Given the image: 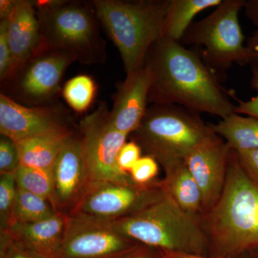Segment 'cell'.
Returning a JSON list of instances; mask_svg holds the SVG:
<instances>
[{"instance_id": "cell-3", "label": "cell", "mask_w": 258, "mask_h": 258, "mask_svg": "<svg viewBox=\"0 0 258 258\" xmlns=\"http://www.w3.org/2000/svg\"><path fill=\"white\" fill-rule=\"evenodd\" d=\"M35 5L40 46L62 52L81 64L106 62V42L92 2L40 0Z\"/></svg>"}, {"instance_id": "cell-32", "label": "cell", "mask_w": 258, "mask_h": 258, "mask_svg": "<svg viewBox=\"0 0 258 258\" xmlns=\"http://www.w3.org/2000/svg\"><path fill=\"white\" fill-rule=\"evenodd\" d=\"M235 152L244 172L258 185V149Z\"/></svg>"}, {"instance_id": "cell-8", "label": "cell", "mask_w": 258, "mask_h": 258, "mask_svg": "<svg viewBox=\"0 0 258 258\" xmlns=\"http://www.w3.org/2000/svg\"><path fill=\"white\" fill-rule=\"evenodd\" d=\"M79 136L92 181H114L136 184L130 174L120 170L117 159L128 135L116 130L104 102L80 120Z\"/></svg>"}, {"instance_id": "cell-26", "label": "cell", "mask_w": 258, "mask_h": 258, "mask_svg": "<svg viewBox=\"0 0 258 258\" xmlns=\"http://www.w3.org/2000/svg\"><path fill=\"white\" fill-rule=\"evenodd\" d=\"M159 163L154 158L146 155L136 163L129 172L136 184L147 186L157 181L156 177L159 173Z\"/></svg>"}, {"instance_id": "cell-4", "label": "cell", "mask_w": 258, "mask_h": 258, "mask_svg": "<svg viewBox=\"0 0 258 258\" xmlns=\"http://www.w3.org/2000/svg\"><path fill=\"white\" fill-rule=\"evenodd\" d=\"M100 23L113 40L125 74L143 67L148 52L162 37L170 0H94Z\"/></svg>"}, {"instance_id": "cell-14", "label": "cell", "mask_w": 258, "mask_h": 258, "mask_svg": "<svg viewBox=\"0 0 258 258\" xmlns=\"http://www.w3.org/2000/svg\"><path fill=\"white\" fill-rule=\"evenodd\" d=\"M232 149L217 136L190 153L185 159L188 169L203 195L204 214L218 201L227 179Z\"/></svg>"}, {"instance_id": "cell-20", "label": "cell", "mask_w": 258, "mask_h": 258, "mask_svg": "<svg viewBox=\"0 0 258 258\" xmlns=\"http://www.w3.org/2000/svg\"><path fill=\"white\" fill-rule=\"evenodd\" d=\"M213 132L234 151L258 149V118L233 113L210 124Z\"/></svg>"}, {"instance_id": "cell-28", "label": "cell", "mask_w": 258, "mask_h": 258, "mask_svg": "<svg viewBox=\"0 0 258 258\" xmlns=\"http://www.w3.org/2000/svg\"><path fill=\"white\" fill-rule=\"evenodd\" d=\"M13 60L8 35V18L0 21V80L2 84L11 77Z\"/></svg>"}, {"instance_id": "cell-33", "label": "cell", "mask_w": 258, "mask_h": 258, "mask_svg": "<svg viewBox=\"0 0 258 258\" xmlns=\"http://www.w3.org/2000/svg\"><path fill=\"white\" fill-rule=\"evenodd\" d=\"M118 258H163V254L161 249L140 244Z\"/></svg>"}, {"instance_id": "cell-30", "label": "cell", "mask_w": 258, "mask_h": 258, "mask_svg": "<svg viewBox=\"0 0 258 258\" xmlns=\"http://www.w3.org/2000/svg\"><path fill=\"white\" fill-rule=\"evenodd\" d=\"M250 86L257 92V96L248 101L237 100L238 104L235 107V113L240 115H249L258 118V62L251 64Z\"/></svg>"}, {"instance_id": "cell-7", "label": "cell", "mask_w": 258, "mask_h": 258, "mask_svg": "<svg viewBox=\"0 0 258 258\" xmlns=\"http://www.w3.org/2000/svg\"><path fill=\"white\" fill-rule=\"evenodd\" d=\"M245 2L222 0L211 14L191 24L180 41L203 47L200 55L215 74L225 72L234 63L243 66L258 62L244 43L239 15Z\"/></svg>"}, {"instance_id": "cell-27", "label": "cell", "mask_w": 258, "mask_h": 258, "mask_svg": "<svg viewBox=\"0 0 258 258\" xmlns=\"http://www.w3.org/2000/svg\"><path fill=\"white\" fill-rule=\"evenodd\" d=\"M20 165L16 142L5 136L0 139V175L14 174Z\"/></svg>"}, {"instance_id": "cell-23", "label": "cell", "mask_w": 258, "mask_h": 258, "mask_svg": "<svg viewBox=\"0 0 258 258\" xmlns=\"http://www.w3.org/2000/svg\"><path fill=\"white\" fill-rule=\"evenodd\" d=\"M96 91V84L93 78L86 75H80L66 83L62 94L74 111L83 113L92 104Z\"/></svg>"}, {"instance_id": "cell-12", "label": "cell", "mask_w": 258, "mask_h": 258, "mask_svg": "<svg viewBox=\"0 0 258 258\" xmlns=\"http://www.w3.org/2000/svg\"><path fill=\"white\" fill-rule=\"evenodd\" d=\"M51 205L56 212L69 217L93 182L85 161L79 134H74L62 148L52 169Z\"/></svg>"}, {"instance_id": "cell-16", "label": "cell", "mask_w": 258, "mask_h": 258, "mask_svg": "<svg viewBox=\"0 0 258 258\" xmlns=\"http://www.w3.org/2000/svg\"><path fill=\"white\" fill-rule=\"evenodd\" d=\"M8 35L13 56V76L40 46V23L34 2L15 1L8 18Z\"/></svg>"}, {"instance_id": "cell-10", "label": "cell", "mask_w": 258, "mask_h": 258, "mask_svg": "<svg viewBox=\"0 0 258 258\" xmlns=\"http://www.w3.org/2000/svg\"><path fill=\"white\" fill-rule=\"evenodd\" d=\"M74 61L66 54L42 46L8 81L12 99L33 106L53 104L60 93V82Z\"/></svg>"}, {"instance_id": "cell-24", "label": "cell", "mask_w": 258, "mask_h": 258, "mask_svg": "<svg viewBox=\"0 0 258 258\" xmlns=\"http://www.w3.org/2000/svg\"><path fill=\"white\" fill-rule=\"evenodd\" d=\"M52 169H37L20 164L14 173L17 186L50 200L52 189Z\"/></svg>"}, {"instance_id": "cell-36", "label": "cell", "mask_w": 258, "mask_h": 258, "mask_svg": "<svg viewBox=\"0 0 258 258\" xmlns=\"http://www.w3.org/2000/svg\"><path fill=\"white\" fill-rule=\"evenodd\" d=\"M15 0H1L0 1V18L3 19L8 18L10 12L14 6Z\"/></svg>"}, {"instance_id": "cell-17", "label": "cell", "mask_w": 258, "mask_h": 258, "mask_svg": "<svg viewBox=\"0 0 258 258\" xmlns=\"http://www.w3.org/2000/svg\"><path fill=\"white\" fill-rule=\"evenodd\" d=\"M67 217L60 214L41 221L10 226L12 239L23 247L47 258H55L63 239Z\"/></svg>"}, {"instance_id": "cell-21", "label": "cell", "mask_w": 258, "mask_h": 258, "mask_svg": "<svg viewBox=\"0 0 258 258\" xmlns=\"http://www.w3.org/2000/svg\"><path fill=\"white\" fill-rule=\"evenodd\" d=\"M222 0H170L162 27V37L181 41L197 15L215 8Z\"/></svg>"}, {"instance_id": "cell-11", "label": "cell", "mask_w": 258, "mask_h": 258, "mask_svg": "<svg viewBox=\"0 0 258 258\" xmlns=\"http://www.w3.org/2000/svg\"><path fill=\"white\" fill-rule=\"evenodd\" d=\"M139 244L117 232L111 222L69 216L55 258H118Z\"/></svg>"}, {"instance_id": "cell-34", "label": "cell", "mask_w": 258, "mask_h": 258, "mask_svg": "<svg viewBox=\"0 0 258 258\" xmlns=\"http://www.w3.org/2000/svg\"><path fill=\"white\" fill-rule=\"evenodd\" d=\"M246 17L258 28V0H248L244 7Z\"/></svg>"}, {"instance_id": "cell-9", "label": "cell", "mask_w": 258, "mask_h": 258, "mask_svg": "<svg viewBox=\"0 0 258 258\" xmlns=\"http://www.w3.org/2000/svg\"><path fill=\"white\" fill-rule=\"evenodd\" d=\"M165 197L159 181L147 186L93 181L70 216L116 221L140 212Z\"/></svg>"}, {"instance_id": "cell-1", "label": "cell", "mask_w": 258, "mask_h": 258, "mask_svg": "<svg viewBox=\"0 0 258 258\" xmlns=\"http://www.w3.org/2000/svg\"><path fill=\"white\" fill-rule=\"evenodd\" d=\"M145 64L152 75L149 103L152 105H176L222 118L235 111L216 74L200 54L179 42L161 37L148 52Z\"/></svg>"}, {"instance_id": "cell-6", "label": "cell", "mask_w": 258, "mask_h": 258, "mask_svg": "<svg viewBox=\"0 0 258 258\" xmlns=\"http://www.w3.org/2000/svg\"><path fill=\"white\" fill-rule=\"evenodd\" d=\"M132 139L164 170L184 161L197 148L217 137L200 114L176 105L148 108Z\"/></svg>"}, {"instance_id": "cell-5", "label": "cell", "mask_w": 258, "mask_h": 258, "mask_svg": "<svg viewBox=\"0 0 258 258\" xmlns=\"http://www.w3.org/2000/svg\"><path fill=\"white\" fill-rule=\"evenodd\" d=\"M111 224L121 235L162 251L205 254L210 246L202 217L184 211L166 195Z\"/></svg>"}, {"instance_id": "cell-2", "label": "cell", "mask_w": 258, "mask_h": 258, "mask_svg": "<svg viewBox=\"0 0 258 258\" xmlns=\"http://www.w3.org/2000/svg\"><path fill=\"white\" fill-rule=\"evenodd\" d=\"M202 218L217 255L232 257L258 248V185L232 149L221 196Z\"/></svg>"}, {"instance_id": "cell-35", "label": "cell", "mask_w": 258, "mask_h": 258, "mask_svg": "<svg viewBox=\"0 0 258 258\" xmlns=\"http://www.w3.org/2000/svg\"><path fill=\"white\" fill-rule=\"evenodd\" d=\"M162 254L163 258H232L222 255H215L213 256V257H208V256L205 255V254L171 252V251H162Z\"/></svg>"}, {"instance_id": "cell-31", "label": "cell", "mask_w": 258, "mask_h": 258, "mask_svg": "<svg viewBox=\"0 0 258 258\" xmlns=\"http://www.w3.org/2000/svg\"><path fill=\"white\" fill-rule=\"evenodd\" d=\"M142 148L134 141L125 143L120 149L117 159L120 170L129 174L136 163L142 157Z\"/></svg>"}, {"instance_id": "cell-13", "label": "cell", "mask_w": 258, "mask_h": 258, "mask_svg": "<svg viewBox=\"0 0 258 258\" xmlns=\"http://www.w3.org/2000/svg\"><path fill=\"white\" fill-rule=\"evenodd\" d=\"M69 113L55 103L26 106L0 94V132L17 142L37 136L71 130Z\"/></svg>"}, {"instance_id": "cell-29", "label": "cell", "mask_w": 258, "mask_h": 258, "mask_svg": "<svg viewBox=\"0 0 258 258\" xmlns=\"http://www.w3.org/2000/svg\"><path fill=\"white\" fill-rule=\"evenodd\" d=\"M0 258H47L14 242L8 231L0 232Z\"/></svg>"}, {"instance_id": "cell-18", "label": "cell", "mask_w": 258, "mask_h": 258, "mask_svg": "<svg viewBox=\"0 0 258 258\" xmlns=\"http://www.w3.org/2000/svg\"><path fill=\"white\" fill-rule=\"evenodd\" d=\"M165 177L159 181L161 189L184 211L203 217L204 208L201 190L184 161L166 169Z\"/></svg>"}, {"instance_id": "cell-15", "label": "cell", "mask_w": 258, "mask_h": 258, "mask_svg": "<svg viewBox=\"0 0 258 258\" xmlns=\"http://www.w3.org/2000/svg\"><path fill=\"white\" fill-rule=\"evenodd\" d=\"M152 75L144 64L120 83L113 96L110 120L113 126L121 133L132 134L139 128L149 106Z\"/></svg>"}, {"instance_id": "cell-38", "label": "cell", "mask_w": 258, "mask_h": 258, "mask_svg": "<svg viewBox=\"0 0 258 258\" xmlns=\"http://www.w3.org/2000/svg\"><path fill=\"white\" fill-rule=\"evenodd\" d=\"M248 254H250L251 257L252 258H258V248L251 251Z\"/></svg>"}, {"instance_id": "cell-37", "label": "cell", "mask_w": 258, "mask_h": 258, "mask_svg": "<svg viewBox=\"0 0 258 258\" xmlns=\"http://www.w3.org/2000/svg\"><path fill=\"white\" fill-rule=\"evenodd\" d=\"M246 45L258 60V29L247 39Z\"/></svg>"}, {"instance_id": "cell-19", "label": "cell", "mask_w": 258, "mask_h": 258, "mask_svg": "<svg viewBox=\"0 0 258 258\" xmlns=\"http://www.w3.org/2000/svg\"><path fill=\"white\" fill-rule=\"evenodd\" d=\"M75 132H52L17 142L20 164L42 169H52L59 154Z\"/></svg>"}, {"instance_id": "cell-22", "label": "cell", "mask_w": 258, "mask_h": 258, "mask_svg": "<svg viewBox=\"0 0 258 258\" xmlns=\"http://www.w3.org/2000/svg\"><path fill=\"white\" fill-rule=\"evenodd\" d=\"M57 213L50 200L20 189L17 186L16 198L10 227L17 222L30 223L41 221Z\"/></svg>"}, {"instance_id": "cell-25", "label": "cell", "mask_w": 258, "mask_h": 258, "mask_svg": "<svg viewBox=\"0 0 258 258\" xmlns=\"http://www.w3.org/2000/svg\"><path fill=\"white\" fill-rule=\"evenodd\" d=\"M17 184L14 174L0 176V232L9 230L16 198Z\"/></svg>"}]
</instances>
